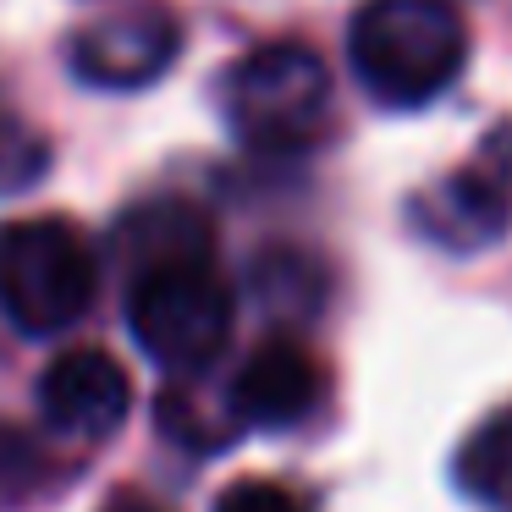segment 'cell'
Returning a JSON list of instances; mask_svg holds the SVG:
<instances>
[{"label": "cell", "instance_id": "1", "mask_svg": "<svg viewBox=\"0 0 512 512\" xmlns=\"http://www.w3.org/2000/svg\"><path fill=\"white\" fill-rule=\"evenodd\" d=\"M347 56L369 100L419 111L457 83L468 61V28L446 0H369L353 17Z\"/></svg>", "mask_w": 512, "mask_h": 512}, {"label": "cell", "instance_id": "2", "mask_svg": "<svg viewBox=\"0 0 512 512\" xmlns=\"http://www.w3.org/2000/svg\"><path fill=\"white\" fill-rule=\"evenodd\" d=\"M221 116L259 155H303L331 127V72L298 39H270L237 56L221 78Z\"/></svg>", "mask_w": 512, "mask_h": 512}, {"label": "cell", "instance_id": "3", "mask_svg": "<svg viewBox=\"0 0 512 512\" xmlns=\"http://www.w3.org/2000/svg\"><path fill=\"white\" fill-rule=\"evenodd\" d=\"M94 292H100V259L72 221L28 215L0 226V314L17 331H67L89 314Z\"/></svg>", "mask_w": 512, "mask_h": 512}, {"label": "cell", "instance_id": "4", "mask_svg": "<svg viewBox=\"0 0 512 512\" xmlns=\"http://www.w3.org/2000/svg\"><path fill=\"white\" fill-rule=\"evenodd\" d=\"M127 325H133L138 347L160 369H171V375H199L232 342V287L215 276L210 254L133 270Z\"/></svg>", "mask_w": 512, "mask_h": 512}, {"label": "cell", "instance_id": "5", "mask_svg": "<svg viewBox=\"0 0 512 512\" xmlns=\"http://www.w3.org/2000/svg\"><path fill=\"white\" fill-rule=\"evenodd\" d=\"M512 221V127L490 133L474 160L441 177L419 199V226L441 248H485Z\"/></svg>", "mask_w": 512, "mask_h": 512}, {"label": "cell", "instance_id": "6", "mask_svg": "<svg viewBox=\"0 0 512 512\" xmlns=\"http://www.w3.org/2000/svg\"><path fill=\"white\" fill-rule=\"evenodd\" d=\"M182 50V23L166 6H122L94 17L72 39V72L94 89H144L166 78Z\"/></svg>", "mask_w": 512, "mask_h": 512}, {"label": "cell", "instance_id": "7", "mask_svg": "<svg viewBox=\"0 0 512 512\" xmlns=\"http://www.w3.org/2000/svg\"><path fill=\"white\" fill-rule=\"evenodd\" d=\"M320 397H325L320 358L292 336H270L237 369L232 391H226V413L248 430H287V424L309 419L320 408Z\"/></svg>", "mask_w": 512, "mask_h": 512}, {"label": "cell", "instance_id": "8", "mask_svg": "<svg viewBox=\"0 0 512 512\" xmlns=\"http://www.w3.org/2000/svg\"><path fill=\"white\" fill-rule=\"evenodd\" d=\"M133 386H127V369L116 364L100 347H72L39 380V408L45 424L72 441H105V435L122 430Z\"/></svg>", "mask_w": 512, "mask_h": 512}, {"label": "cell", "instance_id": "9", "mask_svg": "<svg viewBox=\"0 0 512 512\" xmlns=\"http://www.w3.org/2000/svg\"><path fill=\"white\" fill-rule=\"evenodd\" d=\"M122 254H127V270H149V265H166V259H199L210 254V221L182 199L138 204L122 221Z\"/></svg>", "mask_w": 512, "mask_h": 512}, {"label": "cell", "instance_id": "10", "mask_svg": "<svg viewBox=\"0 0 512 512\" xmlns=\"http://www.w3.org/2000/svg\"><path fill=\"white\" fill-rule=\"evenodd\" d=\"M457 485L490 512H512V408L490 413L457 452Z\"/></svg>", "mask_w": 512, "mask_h": 512}, {"label": "cell", "instance_id": "11", "mask_svg": "<svg viewBox=\"0 0 512 512\" xmlns=\"http://www.w3.org/2000/svg\"><path fill=\"white\" fill-rule=\"evenodd\" d=\"M50 171V144L39 127H28L23 116L0 111V199L28 193Z\"/></svg>", "mask_w": 512, "mask_h": 512}, {"label": "cell", "instance_id": "12", "mask_svg": "<svg viewBox=\"0 0 512 512\" xmlns=\"http://www.w3.org/2000/svg\"><path fill=\"white\" fill-rule=\"evenodd\" d=\"M215 512H309V501L292 496L276 479H237V485L221 490Z\"/></svg>", "mask_w": 512, "mask_h": 512}, {"label": "cell", "instance_id": "13", "mask_svg": "<svg viewBox=\"0 0 512 512\" xmlns=\"http://www.w3.org/2000/svg\"><path fill=\"white\" fill-rule=\"evenodd\" d=\"M105 512H160V507H155V501H144V496H116Z\"/></svg>", "mask_w": 512, "mask_h": 512}]
</instances>
